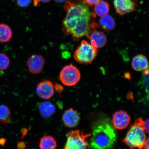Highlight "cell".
Returning <instances> with one entry per match:
<instances>
[{
    "label": "cell",
    "instance_id": "18",
    "mask_svg": "<svg viewBox=\"0 0 149 149\" xmlns=\"http://www.w3.org/2000/svg\"><path fill=\"white\" fill-rule=\"evenodd\" d=\"M13 33L12 29L6 24H0V42H7L12 38Z\"/></svg>",
    "mask_w": 149,
    "mask_h": 149
},
{
    "label": "cell",
    "instance_id": "20",
    "mask_svg": "<svg viewBox=\"0 0 149 149\" xmlns=\"http://www.w3.org/2000/svg\"><path fill=\"white\" fill-rule=\"evenodd\" d=\"M10 64L9 58L4 53H0V70L7 69Z\"/></svg>",
    "mask_w": 149,
    "mask_h": 149
},
{
    "label": "cell",
    "instance_id": "14",
    "mask_svg": "<svg viewBox=\"0 0 149 149\" xmlns=\"http://www.w3.org/2000/svg\"><path fill=\"white\" fill-rule=\"evenodd\" d=\"M39 109L41 115L45 118H49L55 113L56 111L55 105L49 101L41 102L39 106Z\"/></svg>",
    "mask_w": 149,
    "mask_h": 149
},
{
    "label": "cell",
    "instance_id": "16",
    "mask_svg": "<svg viewBox=\"0 0 149 149\" xmlns=\"http://www.w3.org/2000/svg\"><path fill=\"white\" fill-rule=\"evenodd\" d=\"M99 23L102 29L107 31L113 30L115 26L114 19L112 17L108 14L102 17L100 19Z\"/></svg>",
    "mask_w": 149,
    "mask_h": 149
},
{
    "label": "cell",
    "instance_id": "19",
    "mask_svg": "<svg viewBox=\"0 0 149 149\" xmlns=\"http://www.w3.org/2000/svg\"><path fill=\"white\" fill-rule=\"evenodd\" d=\"M11 111L9 108L4 105H0V123L6 124L11 120Z\"/></svg>",
    "mask_w": 149,
    "mask_h": 149
},
{
    "label": "cell",
    "instance_id": "17",
    "mask_svg": "<svg viewBox=\"0 0 149 149\" xmlns=\"http://www.w3.org/2000/svg\"><path fill=\"white\" fill-rule=\"evenodd\" d=\"M109 5L107 2L101 0L95 5L94 14L98 16L102 17L106 15L109 13Z\"/></svg>",
    "mask_w": 149,
    "mask_h": 149
},
{
    "label": "cell",
    "instance_id": "28",
    "mask_svg": "<svg viewBox=\"0 0 149 149\" xmlns=\"http://www.w3.org/2000/svg\"><path fill=\"white\" fill-rule=\"evenodd\" d=\"M33 1L35 6H37L38 3L40 2V0H33Z\"/></svg>",
    "mask_w": 149,
    "mask_h": 149
},
{
    "label": "cell",
    "instance_id": "7",
    "mask_svg": "<svg viewBox=\"0 0 149 149\" xmlns=\"http://www.w3.org/2000/svg\"><path fill=\"white\" fill-rule=\"evenodd\" d=\"M37 93L40 97L45 100L49 99L54 93V88L51 81L44 80L39 83L37 87Z\"/></svg>",
    "mask_w": 149,
    "mask_h": 149
},
{
    "label": "cell",
    "instance_id": "9",
    "mask_svg": "<svg viewBox=\"0 0 149 149\" xmlns=\"http://www.w3.org/2000/svg\"><path fill=\"white\" fill-rule=\"evenodd\" d=\"M45 63L42 56L33 55L29 57L27 65L29 72L33 74H38L42 72Z\"/></svg>",
    "mask_w": 149,
    "mask_h": 149
},
{
    "label": "cell",
    "instance_id": "12",
    "mask_svg": "<svg viewBox=\"0 0 149 149\" xmlns=\"http://www.w3.org/2000/svg\"><path fill=\"white\" fill-rule=\"evenodd\" d=\"M87 37L90 39L91 44L96 49L104 47L107 43V37L105 33L95 29L91 31Z\"/></svg>",
    "mask_w": 149,
    "mask_h": 149
},
{
    "label": "cell",
    "instance_id": "25",
    "mask_svg": "<svg viewBox=\"0 0 149 149\" xmlns=\"http://www.w3.org/2000/svg\"><path fill=\"white\" fill-rule=\"evenodd\" d=\"M17 147L18 149H24L26 148V144L24 141H19L17 143Z\"/></svg>",
    "mask_w": 149,
    "mask_h": 149
},
{
    "label": "cell",
    "instance_id": "24",
    "mask_svg": "<svg viewBox=\"0 0 149 149\" xmlns=\"http://www.w3.org/2000/svg\"><path fill=\"white\" fill-rule=\"evenodd\" d=\"M149 119L148 118L145 121L144 124V127L145 132L148 134H149Z\"/></svg>",
    "mask_w": 149,
    "mask_h": 149
},
{
    "label": "cell",
    "instance_id": "11",
    "mask_svg": "<svg viewBox=\"0 0 149 149\" xmlns=\"http://www.w3.org/2000/svg\"><path fill=\"white\" fill-rule=\"evenodd\" d=\"M113 4L117 13L121 16L134 10L136 6L132 0H113Z\"/></svg>",
    "mask_w": 149,
    "mask_h": 149
},
{
    "label": "cell",
    "instance_id": "2",
    "mask_svg": "<svg viewBox=\"0 0 149 149\" xmlns=\"http://www.w3.org/2000/svg\"><path fill=\"white\" fill-rule=\"evenodd\" d=\"M89 148L104 149L111 148L116 141L114 128L107 119L98 121L93 126Z\"/></svg>",
    "mask_w": 149,
    "mask_h": 149
},
{
    "label": "cell",
    "instance_id": "8",
    "mask_svg": "<svg viewBox=\"0 0 149 149\" xmlns=\"http://www.w3.org/2000/svg\"><path fill=\"white\" fill-rule=\"evenodd\" d=\"M112 120L113 126L115 128L122 130L129 125L131 118L126 112L120 111L116 112L113 114Z\"/></svg>",
    "mask_w": 149,
    "mask_h": 149
},
{
    "label": "cell",
    "instance_id": "15",
    "mask_svg": "<svg viewBox=\"0 0 149 149\" xmlns=\"http://www.w3.org/2000/svg\"><path fill=\"white\" fill-rule=\"evenodd\" d=\"M39 147L42 149H54L57 147V143L52 136H45L40 139Z\"/></svg>",
    "mask_w": 149,
    "mask_h": 149
},
{
    "label": "cell",
    "instance_id": "10",
    "mask_svg": "<svg viewBox=\"0 0 149 149\" xmlns=\"http://www.w3.org/2000/svg\"><path fill=\"white\" fill-rule=\"evenodd\" d=\"M62 120L63 124L66 127L74 128L79 124L80 117L77 111L70 108L64 112Z\"/></svg>",
    "mask_w": 149,
    "mask_h": 149
},
{
    "label": "cell",
    "instance_id": "22",
    "mask_svg": "<svg viewBox=\"0 0 149 149\" xmlns=\"http://www.w3.org/2000/svg\"><path fill=\"white\" fill-rule=\"evenodd\" d=\"M54 88L55 89L56 92L59 93V94H61L63 91L64 90V88L63 87L56 83L54 85Z\"/></svg>",
    "mask_w": 149,
    "mask_h": 149
},
{
    "label": "cell",
    "instance_id": "4",
    "mask_svg": "<svg viewBox=\"0 0 149 149\" xmlns=\"http://www.w3.org/2000/svg\"><path fill=\"white\" fill-rule=\"evenodd\" d=\"M97 55V49L84 40L74 52V57L80 64L88 65L92 63Z\"/></svg>",
    "mask_w": 149,
    "mask_h": 149
},
{
    "label": "cell",
    "instance_id": "26",
    "mask_svg": "<svg viewBox=\"0 0 149 149\" xmlns=\"http://www.w3.org/2000/svg\"><path fill=\"white\" fill-rule=\"evenodd\" d=\"M149 138L146 139V141L145 143L144 146V148L145 149H149Z\"/></svg>",
    "mask_w": 149,
    "mask_h": 149
},
{
    "label": "cell",
    "instance_id": "1",
    "mask_svg": "<svg viewBox=\"0 0 149 149\" xmlns=\"http://www.w3.org/2000/svg\"><path fill=\"white\" fill-rule=\"evenodd\" d=\"M66 13L63 22V31L65 34L72 36L74 41L84 36L88 37L94 28L95 22L91 21L96 15L91 12L85 0H72L64 3Z\"/></svg>",
    "mask_w": 149,
    "mask_h": 149
},
{
    "label": "cell",
    "instance_id": "6",
    "mask_svg": "<svg viewBox=\"0 0 149 149\" xmlns=\"http://www.w3.org/2000/svg\"><path fill=\"white\" fill-rule=\"evenodd\" d=\"M59 77L63 84L68 86H72L79 82L81 79V74L76 67L68 65L61 70Z\"/></svg>",
    "mask_w": 149,
    "mask_h": 149
},
{
    "label": "cell",
    "instance_id": "30",
    "mask_svg": "<svg viewBox=\"0 0 149 149\" xmlns=\"http://www.w3.org/2000/svg\"><path fill=\"white\" fill-rule=\"evenodd\" d=\"M56 1L58 2H62L65 1V0H56Z\"/></svg>",
    "mask_w": 149,
    "mask_h": 149
},
{
    "label": "cell",
    "instance_id": "27",
    "mask_svg": "<svg viewBox=\"0 0 149 149\" xmlns=\"http://www.w3.org/2000/svg\"><path fill=\"white\" fill-rule=\"evenodd\" d=\"M6 142V139L4 138L0 139V145L2 146H3Z\"/></svg>",
    "mask_w": 149,
    "mask_h": 149
},
{
    "label": "cell",
    "instance_id": "29",
    "mask_svg": "<svg viewBox=\"0 0 149 149\" xmlns=\"http://www.w3.org/2000/svg\"><path fill=\"white\" fill-rule=\"evenodd\" d=\"M40 1H42L43 3H47L49 2L51 0H40Z\"/></svg>",
    "mask_w": 149,
    "mask_h": 149
},
{
    "label": "cell",
    "instance_id": "23",
    "mask_svg": "<svg viewBox=\"0 0 149 149\" xmlns=\"http://www.w3.org/2000/svg\"><path fill=\"white\" fill-rule=\"evenodd\" d=\"M87 4L91 6L95 5L101 0H85Z\"/></svg>",
    "mask_w": 149,
    "mask_h": 149
},
{
    "label": "cell",
    "instance_id": "13",
    "mask_svg": "<svg viewBox=\"0 0 149 149\" xmlns=\"http://www.w3.org/2000/svg\"><path fill=\"white\" fill-rule=\"evenodd\" d=\"M133 69L137 72H141L148 69V59L145 56L139 54L133 58L132 63Z\"/></svg>",
    "mask_w": 149,
    "mask_h": 149
},
{
    "label": "cell",
    "instance_id": "21",
    "mask_svg": "<svg viewBox=\"0 0 149 149\" xmlns=\"http://www.w3.org/2000/svg\"><path fill=\"white\" fill-rule=\"evenodd\" d=\"M31 0H17V4L19 6L26 7L31 4Z\"/></svg>",
    "mask_w": 149,
    "mask_h": 149
},
{
    "label": "cell",
    "instance_id": "3",
    "mask_svg": "<svg viewBox=\"0 0 149 149\" xmlns=\"http://www.w3.org/2000/svg\"><path fill=\"white\" fill-rule=\"evenodd\" d=\"M145 121L142 118H137L130 126L129 131L123 141L130 148H144L146 136L144 127Z\"/></svg>",
    "mask_w": 149,
    "mask_h": 149
},
{
    "label": "cell",
    "instance_id": "5",
    "mask_svg": "<svg viewBox=\"0 0 149 149\" xmlns=\"http://www.w3.org/2000/svg\"><path fill=\"white\" fill-rule=\"evenodd\" d=\"M91 135V134H84L79 130L70 131L66 134L67 140L64 148L86 149L89 145L87 139Z\"/></svg>",
    "mask_w": 149,
    "mask_h": 149
}]
</instances>
